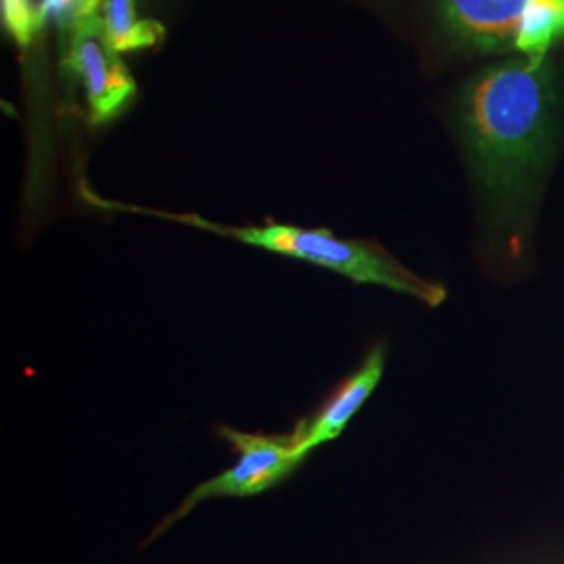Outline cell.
Listing matches in <instances>:
<instances>
[{
	"label": "cell",
	"instance_id": "cell-1",
	"mask_svg": "<svg viewBox=\"0 0 564 564\" xmlns=\"http://www.w3.org/2000/svg\"><path fill=\"white\" fill-rule=\"evenodd\" d=\"M463 134L477 181L500 216L531 202L554 139V84L544 61L514 59L466 86Z\"/></svg>",
	"mask_w": 564,
	"mask_h": 564
},
{
	"label": "cell",
	"instance_id": "cell-2",
	"mask_svg": "<svg viewBox=\"0 0 564 564\" xmlns=\"http://www.w3.org/2000/svg\"><path fill=\"white\" fill-rule=\"evenodd\" d=\"M176 223L197 226L235 241L260 247L263 251L302 260L341 274L358 284H377L389 291L416 297L437 307L447 297L442 284L429 282L403 268L381 245L370 241H351L333 235L326 228H302L293 224L265 223L262 226H223L203 220L199 216H167Z\"/></svg>",
	"mask_w": 564,
	"mask_h": 564
},
{
	"label": "cell",
	"instance_id": "cell-3",
	"mask_svg": "<svg viewBox=\"0 0 564 564\" xmlns=\"http://www.w3.org/2000/svg\"><path fill=\"white\" fill-rule=\"evenodd\" d=\"M220 435L237 452V463L223 470L220 475L197 485L181 506L170 512L158 524L144 545L155 542L167 529L181 523L197 506L216 498H251L268 491L270 487L284 481L295 468L307 458L303 452L302 429L300 424L286 435H263L245 433L232 426H220Z\"/></svg>",
	"mask_w": 564,
	"mask_h": 564
},
{
	"label": "cell",
	"instance_id": "cell-4",
	"mask_svg": "<svg viewBox=\"0 0 564 564\" xmlns=\"http://www.w3.org/2000/svg\"><path fill=\"white\" fill-rule=\"evenodd\" d=\"M65 65L74 69L86 90L93 123L118 118L137 95V82L102 36L101 15L82 21L72 32Z\"/></svg>",
	"mask_w": 564,
	"mask_h": 564
},
{
	"label": "cell",
	"instance_id": "cell-5",
	"mask_svg": "<svg viewBox=\"0 0 564 564\" xmlns=\"http://www.w3.org/2000/svg\"><path fill=\"white\" fill-rule=\"evenodd\" d=\"M531 0H435L445 30L475 53L514 51L517 25Z\"/></svg>",
	"mask_w": 564,
	"mask_h": 564
},
{
	"label": "cell",
	"instance_id": "cell-6",
	"mask_svg": "<svg viewBox=\"0 0 564 564\" xmlns=\"http://www.w3.org/2000/svg\"><path fill=\"white\" fill-rule=\"evenodd\" d=\"M384 372V347L377 345L362 366L326 400L314 419L300 421L303 452L310 456L316 447L335 442L366 400L379 387Z\"/></svg>",
	"mask_w": 564,
	"mask_h": 564
},
{
	"label": "cell",
	"instance_id": "cell-7",
	"mask_svg": "<svg viewBox=\"0 0 564 564\" xmlns=\"http://www.w3.org/2000/svg\"><path fill=\"white\" fill-rule=\"evenodd\" d=\"M102 36L116 53L155 46L165 30L160 21L139 20L137 0H102Z\"/></svg>",
	"mask_w": 564,
	"mask_h": 564
},
{
	"label": "cell",
	"instance_id": "cell-8",
	"mask_svg": "<svg viewBox=\"0 0 564 564\" xmlns=\"http://www.w3.org/2000/svg\"><path fill=\"white\" fill-rule=\"evenodd\" d=\"M564 39V0H531L517 25L514 51L524 59L544 61Z\"/></svg>",
	"mask_w": 564,
	"mask_h": 564
},
{
	"label": "cell",
	"instance_id": "cell-9",
	"mask_svg": "<svg viewBox=\"0 0 564 564\" xmlns=\"http://www.w3.org/2000/svg\"><path fill=\"white\" fill-rule=\"evenodd\" d=\"M2 7V23L11 39L20 46H30L46 23L42 18L41 7L32 0H0Z\"/></svg>",
	"mask_w": 564,
	"mask_h": 564
},
{
	"label": "cell",
	"instance_id": "cell-10",
	"mask_svg": "<svg viewBox=\"0 0 564 564\" xmlns=\"http://www.w3.org/2000/svg\"><path fill=\"white\" fill-rule=\"evenodd\" d=\"M88 15H101L102 0H76Z\"/></svg>",
	"mask_w": 564,
	"mask_h": 564
}]
</instances>
